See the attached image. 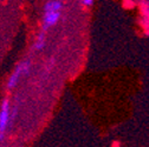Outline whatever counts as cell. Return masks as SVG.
<instances>
[{"label":"cell","instance_id":"obj_1","mask_svg":"<svg viewBox=\"0 0 149 147\" xmlns=\"http://www.w3.org/2000/svg\"><path fill=\"white\" fill-rule=\"evenodd\" d=\"M30 69H31V60L30 59H25V60L20 61L15 66L14 71L12 72V74L10 76V78L7 80V88L8 89L14 88L18 85V82L20 81L22 77L29 74Z\"/></svg>","mask_w":149,"mask_h":147},{"label":"cell","instance_id":"obj_2","mask_svg":"<svg viewBox=\"0 0 149 147\" xmlns=\"http://www.w3.org/2000/svg\"><path fill=\"white\" fill-rule=\"evenodd\" d=\"M10 115H11V106L10 100L5 98L0 106V133L6 132V130L11 127L10 126Z\"/></svg>","mask_w":149,"mask_h":147},{"label":"cell","instance_id":"obj_3","mask_svg":"<svg viewBox=\"0 0 149 147\" xmlns=\"http://www.w3.org/2000/svg\"><path fill=\"white\" fill-rule=\"evenodd\" d=\"M62 16V11H44L43 15V30L47 31L50 27L57 25Z\"/></svg>","mask_w":149,"mask_h":147},{"label":"cell","instance_id":"obj_4","mask_svg":"<svg viewBox=\"0 0 149 147\" xmlns=\"http://www.w3.org/2000/svg\"><path fill=\"white\" fill-rule=\"evenodd\" d=\"M46 45V31L42 30L39 32V34L37 35L34 45H33V49L34 51H42Z\"/></svg>","mask_w":149,"mask_h":147},{"label":"cell","instance_id":"obj_5","mask_svg":"<svg viewBox=\"0 0 149 147\" xmlns=\"http://www.w3.org/2000/svg\"><path fill=\"white\" fill-rule=\"evenodd\" d=\"M63 3L61 0H49L44 6V11H62Z\"/></svg>","mask_w":149,"mask_h":147},{"label":"cell","instance_id":"obj_6","mask_svg":"<svg viewBox=\"0 0 149 147\" xmlns=\"http://www.w3.org/2000/svg\"><path fill=\"white\" fill-rule=\"evenodd\" d=\"M82 4L85 6V7H91L92 5H94V1L95 0H81Z\"/></svg>","mask_w":149,"mask_h":147}]
</instances>
